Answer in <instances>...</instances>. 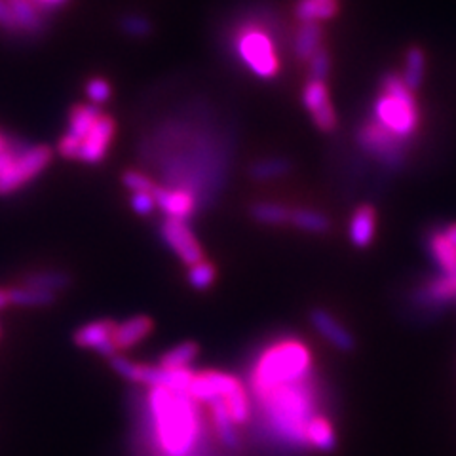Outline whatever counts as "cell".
<instances>
[{
    "label": "cell",
    "instance_id": "1",
    "mask_svg": "<svg viewBox=\"0 0 456 456\" xmlns=\"http://www.w3.org/2000/svg\"><path fill=\"white\" fill-rule=\"evenodd\" d=\"M149 407L156 444L166 456H191L200 439L198 403L187 392L151 388Z\"/></svg>",
    "mask_w": 456,
    "mask_h": 456
},
{
    "label": "cell",
    "instance_id": "2",
    "mask_svg": "<svg viewBox=\"0 0 456 456\" xmlns=\"http://www.w3.org/2000/svg\"><path fill=\"white\" fill-rule=\"evenodd\" d=\"M314 358L310 348L298 338H281L268 346L251 369V392L259 399L283 387H293L310 379Z\"/></svg>",
    "mask_w": 456,
    "mask_h": 456
},
{
    "label": "cell",
    "instance_id": "3",
    "mask_svg": "<svg viewBox=\"0 0 456 456\" xmlns=\"http://www.w3.org/2000/svg\"><path fill=\"white\" fill-rule=\"evenodd\" d=\"M273 430L291 445H306L305 430L314 412V395L308 380L283 387L256 399Z\"/></svg>",
    "mask_w": 456,
    "mask_h": 456
},
{
    "label": "cell",
    "instance_id": "4",
    "mask_svg": "<svg viewBox=\"0 0 456 456\" xmlns=\"http://www.w3.org/2000/svg\"><path fill=\"white\" fill-rule=\"evenodd\" d=\"M373 120L403 141L417 134L420 126L417 97L399 75L388 73L382 78L380 94L373 105Z\"/></svg>",
    "mask_w": 456,
    "mask_h": 456
},
{
    "label": "cell",
    "instance_id": "5",
    "mask_svg": "<svg viewBox=\"0 0 456 456\" xmlns=\"http://www.w3.org/2000/svg\"><path fill=\"white\" fill-rule=\"evenodd\" d=\"M234 52L249 73L261 80H273L280 73V55L273 33L261 23H244L234 35Z\"/></svg>",
    "mask_w": 456,
    "mask_h": 456
},
{
    "label": "cell",
    "instance_id": "6",
    "mask_svg": "<svg viewBox=\"0 0 456 456\" xmlns=\"http://www.w3.org/2000/svg\"><path fill=\"white\" fill-rule=\"evenodd\" d=\"M358 142L365 152L373 154L377 160L388 167L403 166L407 159V141L390 134L377 120H369L360 127Z\"/></svg>",
    "mask_w": 456,
    "mask_h": 456
},
{
    "label": "cell",
    "instance_id": "7",
    "mask_svg": "<svg viewBox=\"0 0 456 456\" xmlns=\"http://www.w3.org/2000/svg\"><path fill=\"white\" fill-rule=\"evenodd\" d=\"M52 162V149L46 145H33L28 147L23 154H20L16 160L12 162L0 174V196H8L12 192L20 191L28 181L38 177L42 171L48 167Z\"/></svg>",
    "mask_w": 456,
    "mask_h": 456
},
{
    "label": "cell",
    "instance_id": "8",
    "mask_svg": "<svg viewBox=\"0 0 456 456\" xmlns=\"http://www.w3.org/2000/svg\"><path fill=\"white\" fill-rule=\"evenodd\" d=\"M240 384L241 380L228 373H223V370H202V373H194L189 395L196 403L209 405L213 402H223Z\"/></svg>",
    "mask_w": 456,
    "mask_h": 456
},
{
    "label": "cell",
    "instance_id": "9",
    "mask_svg": "<svg viewBox=\"0 0 456 456\" xmlns=\"http://www.w3.org/2000/svg\"><path fill=\"white\" fill-rule=\"evenodd\" d=\"M160 232H162V238L167 244V248L174 251L187 266H192V265L206 259L204 249H202V246H200V241L194 236V232L189 228L187 221L166 219Z\"/></svg>",
    "mask_w": 456,
    "mask_h": 456
},
{
    "label": "cell",
    "instance_id": "10",
    "mask_svg": "<svg viewBox=\"0 0 456 456\" xmlns=\"http://www.w3.org/2000/svg\"><path fill=\"white\" fill-rule=\"evenodd\" d=\"M114 137H117V120L103 112L90 134L82 139L78 160L84 164H102L109 154Z\"/></svg>",
    "mask_w": 456,
    "mask_h": 456
},
{
    "label": "cell",
    "instance_id": "11",
    "mask_svg": "<svg viewBox=\"0 0 456 456\" xmlns=\"http://www.w3.org/2000/svg\"><path fill=\"white\" fill-rule=\"evenodd\" d=\"M114 327H117V322L112 320H95L82 325L80 330L75 331V345L78 348H86V350H94L97 354H102L103 358H114L118 355L117 346L112 342V335H114Z\"/></svg>",
    "mask_w": 456,
    "mask_h": 456
},
{
    "label": "cell",
    "instance_id": "12",
    "mask_svg": "<svg viewBox=\"0 0 456 456\" xmlns=\"http://www.w3.org/2000/svg\"><path fill=\"white\" fill-rule=\"evenodd\" d=\"M156 208L166 213L167 219L187 221L196 209V196L189 189H166L156 187L154 191Z\"/></svg>",
    "mask_w": 456,
    "mask_h": 456
},
{
    "label": "cell",
    "instance_id": "13",
    "mask_svg": "<svg viewBox=\"0 0 456 456\" xmlns=\"http://www.w3.org/2000/svg\"><path fill=\"white\" fill-rule=\"evenodd\" d=\"M310 322L314 325V330H316L337 350L352 352L355 348L354 335L335 316H331V314L327 310H323V308L312 310L310 312Z\"/></svg>",
    "mask_w": 456,
    "mask_h": 456
},
{
    "label": "cell",
    "instance_id": "14",
    "mask_svg": "<svg viewBox=\"0 0 456 456\" xmlns=\"http://www.w3.org/2000/svg\"><path fill=\"white\" fill-rule=\"evenodd\" d=\"M6 3L13 13V20H16L20 35L33 37L46 31V10L37 4L35 0H6Z\"/></svg>",
    "mask_w": 456,
    "mask_h": 456
},
{
    "label": "cell",
    "instance_id": "15",
    "mask_svg": "<svg viewBox=\"0 0 456 456\" xmlns=\"http://www.w3.org/2000/svg\"><path fill=\"white\" fill-rule=\"evenodd\" d=\"M377 234V209L369 204H362L354 209L350 226H348V236L350 241L360 249L369 248L373 244Z\"/></svg>",
    "mask_w": 456,
    "mask_h": 456
},
{
    "label": "cell",
    "instance_id": "16",
    "mask_svg": "<svg viewBox=\"0 0 456 456\" xmlns=\"http://www.w3.org/2000/svg\"><path fill=\"white\" fill-rule=\"evenodd\" d=\"M152 330H154V323L149 316H132L122 323H117V327H114L112 342L118 352L130 350L137 346L139 342L145 340L152 333Z\"/></svg>",
    "mask_w": 456,
    "mask_h": 456
},
{
    "label": "cell",
    "instance_id": "17",
    "mask_svg": "<svg viewBox=\"0 0 456 456\" xmlns=\"http://www.w3.org/2000/svg\"><path fill=\"white\" fill-rule=\"evenodd\" d=\"M305 439H306L308 447L322 451V452H331L337 445L335 428H333L331 420L323 415H314L308 420L306 430H305Z\"/></svg>",
    "mask_w": 456,
    "mask_h": 456
},
{
    "label": "cell",
    "instance_id": "18",
    "mask_svg": "<svg viewBox=\"0 0 456 456\" xmlns=\"http://www.w3.org/2000/svg\"><path fill=\"white\" fill-rule=\"evenodd\" d=\"M323 31L320 23H301L293 38V52L298 61H310L322 50Z\"/></svg>",
    "mask_w": 456,
    "mask_h": 456
},
{
    "label": "cell",
    "instance_id": "19",
    "mask_svg": "<svg viewBox=\"0 0 456 456\" xmlns=\"http://www.w3.org/2000/svg\"><path fill=\"white\" fill-rule=\"evenodd\" d=\"M456 298V281L451 276H437L428 280L420 291V303L424 306L441 308Z\"/></svg>",
    "mask_w": 456,
    "mask_h": 456
},
{
    "label": "cell",
    "instance_id": "20",
    "mask_svg": "<svg viewBox=\"0 0 456 456\" xmlns=\"http://www.w3.org/2000/svg\"><path fill=\"white\" fill-rule=\"evenodd\" d=\"M337 0H297L295 16L301 23H320L337 16Z\"/></svg>",
    "mask_w": 456,
    "mask_h": 456
},
{
    "label": "cell",
    "instance_id": "21",
    "mask_svg": "<svg viewBox=\"0 0 456 456\" xmlns=\"http://www.w3.org/2000/svg\"><path fill=\"white\" fill-rule=\"evenodd\" d=\"M102 114H103V110L94 103L75 105L69 112V130H67V134L82 142V139L90 134V130L95 126V122L99 120Z\"/></svg>",
    "mask_w": 456,
    "mask_h": 456
},
{
    "label": "cell",
    "instance_id": "22",
    "mask_svg": "<svg viewBox=\"0 0 456 456\" xmlns=\"http://www.w3.org/2000/svg\"><path fill=\"white\" fill-rule=\"evenodd\" d=\"M211 411V422H213V430H216V436L219 437L221 444L228 449H240V436H238V426L228 417V412L224 411L223 403L213 402L208 405Z\"/></svg>",
    "mask_w": 456,
    "mask_h": 456
},
{
    "label": "cell",
    "instance_id": "23",
    "mask_svg": "<svg viewBox=\"0 0 456 456\" xmlns=\"http://www.w3.org/2000/svg\"><path fill=\"white\" fill-rule=\"evenodd\" d=\"M426 77V53L419 46H411L405 53V67H403V82L407 88L417 92Z\"/></svg>",
    "mask_w": 456,
    "mask_h": 456
},
{
    "label": "cell",
    "instance_id": "24",
    "mask_svg": "<svg viewBox=\"0 0 456 456\" xmlns=\"http://www.w3.org/2000/svg\"><path fill=\"white\" fill-rule=\"evenodd\" d=\"M200 354V348L196 342H181V345L169 348L166 354H162V358L159 362L160 367L169 369V370H177V369H191V365L196 362Z\"/></svg>",
    "mask_w": 456,
    "mask_h": 456
},
{
    "label": "cell",
    "instance_id": "25",
    "mask_svg": "<svg viewBox=\"0 0 456 456\" xmlns=\"http://www.w3.org/2000/svg\"><path fill=\"white\" fill-rule=\"evenodd\" d=\"M297 228H301L305 232L310 234H325L330 232L331 221L325 213H320L316 209H306V208H297L291 209V221Z\"/></svg>",
    "mask_w": 456,
    "mask_h": 456
},
{
    "label": "cell",
    "instance_id": "26",
    "mask_svg": "<svg viewBox=\"0 0 456 456\" xmlns=\"http://www.w3.org/2000/svg\"><path fill=\"white\" fill-rule=\"evenodd\" d=\"M10 305L16 306H50L55 303L57 295L45 289H33L27 285H20V288L6 289Z\"/></svg>",
    "mask_w": 456,
    "mask_h": 456
},
{
    "label": "cell",
    "instance_id": "27",
    "mask_svg": "<svg viewBox=\"0 0 456 456\" xmlns=\"http://www.w3.org/2000/svg\"><path fill=\"white\" fill-rule=\"evenodd\" d=\"M23 285L33 289H45L52 293H60L67 289L70 285V276L67 273H61V270H46V273H37L27 276Z\"/></svg>",
    "mask_w": 456,
    "mask_h": 456
},
{
    "label": "cell",
    "instance_id": "28",
    "mask_svg": "<svg viewBox=\"0 0 456 456\" xmlns=\"http://www.w3.org/2000/svg\"><path fill=\"white\" fill-rule=\"evenodd\" d=\"M251 217L263 224H285L291 221V209L276 202H256L251 206Z\"/></svg>",
    "mask_w": 456,
    "mask_h": 456
},
{
    "label": "cell",
    "instance_id": "29",
    "mask_svg": "<svg viewBox=\"0 0 456 456\" xmlns=\"http://www.w3.org/2000/svg\"><path fill=\"white\" fill-rule=\"evenodd\" d=\"M303 105L305 109L314 114L322 110L323 107L331 105V97H330V88H327L325 80H314L310 78L303 90Z\"/></svg>",
    "mask_w": 456,
    "mask_h": 456
},
{
    "label": "cell",
    "instance_id": "30",
    "mask_svg": "<svg viewBox=\"0 0 456 456\" xmlns=\"http://www.w3.org/2000/svg\"><path fill=\"white\" fill-rule=\"evenodd\" d=\"M291 164L285 159H265L255 162L249 169V175L255 181H273L278 177H283L285 174H289Z\"/></svg>",
    "mask_w": 456,
    "mask_h": 456
},
{
    "label": "cell",
    "instance_id": "31",
    "mask_svg": "<svg viewBox=\"0 0 456 456\" xmlns=\"http://www.w3.org/2000/svg\"><path fill=\"white\" fill-rule=\"evenodd\" d=\"M217 278V270L209 261H200L192 266H189V283L198 291H206L209 289L213 283H216Z\"/></svg>",
    "mask_w": 456,
    "mask_h": 456
},
{
    "label": "cell",
    "instance_id": "32",
    "mask_svg": "<svg viewBox=\"0 0 456 456\" xmlns=\"http://www.w3.org/2000/svg\"><path fill=\"white\" fill-rule=\"evenodd\" d=\"M122 181L126 184V189L132 191V194L134 192H151V194H154L156 187H159V184H156L149 175L141 174V171H137V169L124 171Z\"/></svg>",
    "mask_w": 456,
    "mask_h": 456
},
{
    "label": "cell",
    "instance_id": "33",
    "mask_svg": "<svg viewBox=\"0 0 456 456\" xmlns=\"http://www.w3.org/2000/svg\"><path fill=\"white\" fill-rule=\"evenodd\" d=\"M86 95H88V99L94 105H97V107L105 105L112 95V88H110L109 80H105L102 77L90 78L88 82H86Z\"/></svg>",
    "mask_w": 456,
    "mask_h": 456
},
{
    "label": "cell",
    "instance_id": "34",
    "mask_svg": "<svg viewBox=\"0 0 456 456\" xmlns=\"http://www.w3.org/2000/svg\"><path fill=\"white\" fill-rule=\"evenodd\" d=\"M120 27L126 35H130L134 38H142L152 33V23L145 16H135V13L122 18Z\"/></svg>",
    "mask_w": 456,
    "mask_h": 456
},
{
    "label": "cell",
    "instance_id": "35",
    "mask_svg": "<svg viewBox=\"0 0 456 456\" xmlns=\"http://www.w3.org/2000/svg\"><path fill=\"white\" fill-rule=\"evenodd\" d=\"M331 70V55L327 50H320L316 55L308 61V73L314 80H325Z\"/></svg>",
    "mask_w": 456,
    "mask_h": 456
},
{
    "label": "cell",
    "instance_id": "36",
    "mask_svg": "<svg viewBox=\"0 0 456 456\" xmlns=\"http://www.w3.org/2000/svg\"><path fill=\"white\" fill-rule=\"evenodd\" d=\"M310 117H312L314 126H316L320 132L330 134V132H333L335 127H337V112H335L333 103H331V105H327V107H323V109H322V110H318V112L310 114Z\"/></svg>",
    "mask_w": 456,
    "mask_h": 456
},
{
    "label": "cell",
    "instance_id": "37",
    "mask_svg": "<svg viewBox=\"0 0 456 456\" xmlns=\"http://www.w3.org/2000/svg\"><path fill=\"white\" fill-rule=\"evenodd\" d=\"M132 209L141 217H147L156 209V200L151 192H134L130 198Z\"/></svg>",
    "mask_w": 456,
    "mask_h": 456
},
{
    "label": "cell",
    "instance_id": "38",
    "mask_svg": "<svg viewBox=\"0 0 456 456\" xmlns=\"http://www.w3.org/2000/svg\"><path fill=\"white\" fill-rule=\"evenodd\" d=\"M0 31H4L8 35H20V28L16 25V20H13V13L6 0H0Z\"/></svg>",
    "mask_w": 456,
    "mask_h": 456
},
{
    "label": "cell",
    "instance_id": "39",
    "mask_svg": "<svg viewBox=\"0 0 456 456\" xmlns=\"http://www.w3.org/2000/svg\"><path fill=\"white\" fill-rule=\"evenodd\" d=\"M57 151H60V154L63 156V159H67V160H78L80 141L75 139V137H70L69 134H65L60 139V145H57Z\"/></svg>",
    "mask_w": 456,
    "mask_h": 456
},
{
    "label": "cell",
    "instance_id": "40",
    "mask_svg": "<svg viewBox=\"0 0 456 456\" xmlns=\"http://www.w3.org/2000/svg\"><path fill=\"white\" fill-rule=\"evenodd\" d=\"M35 3L40 4L45 10H55V8L67 4L69 0H35Z\"/></svg>",
    "mask_w": 456,
    "mask_h": 456
},
{
    "label": "cell",
    "instance_id": "41",
    "mask_svg": "<svg viewBox=\"0 0 456 456\" xmlns=\"http://www.w3.org/2000/svg\"><path fill=\"white\" fill-rule=\"evenodd\" d=\"M444 236H445V240L449 241V244L456 249V223H452V224H449V226L445 228Z\"/></svg>",
    "mask_w": 456,
    "mask_h": 456
},
{
    "label": "cell",
    "instance_id": "42",
    "mask_svg": "<svg viewBox=\"0 0 456 456\" xmlns=\"http://www.w3.org/2000/svg\"><path fill=\"white\" fill-rule=\"evenodd\" d=\"M10 306V298H8V293L4 289H0V310Z\"/></svg>",
    "mask_w": 456,
    "mask_h": 456
},
{
    "label": "cell",
    "instance_id": "43",
    "mask_svg": "<svg viewBox=\"0 0 456 456\" xmlns=\"http://www.w3.org/2000/svg\"><path fill=\"white\" fill-rule=\"evenodd\" d=\"M6 142H8V137L0 134V151H3V149L6 147Z\"/></svg>",
    "mask_w": 456,
    "mask_h": 456
}]
</instances>
